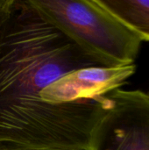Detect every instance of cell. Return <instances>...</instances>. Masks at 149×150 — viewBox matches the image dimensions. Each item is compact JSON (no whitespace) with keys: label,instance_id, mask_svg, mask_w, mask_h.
I'll return each instance as SVG.
<instances>
[{"label":"cell","instance_id":"6da1fadb","mask_svg":"<svg viewBox=\"0 0 149 150\" xmlns=\"http://www.w3.org/2000/svg\"><path fill=\"white\" fill-rule=\"evenodd\" d=\"M88 67L104 65L29 0H13L0 23V150H88L104 96L66 104L40 97L62 76Z\"/></svg>","mask_w":149,"mask_h":150},{"label":"cell","instance_id":"7a4b0ae2","mask_svg":"<svg viewBox=\"0 0 149 150\" xmlns=\"http://www.w3.org/2000/svg\"><path fill=\"white\" fill-rule=\"evenodd\" d=\"M29 3L104 67L134 64L142 41L97 0H29Z\"/></svg>","mask_w":149,"mask_h":150},{"label":"cell","instance_id":"3957f363","mask_svg":"<svg viewBox=\"0 0 149 150\" xmlns=\"http://www.w3.org/2000/svg\"><path fill=\"white\" fill-rule=\"evenodd\" d=\"M88 150H149L148 95L117 89L104 96Z\"/></svg>","mask_w":149,"mask_h":150},{"label":"cell","instance_id":"277c9868","mask_svg":"<svg viewBox=\"0 0 149 150\" xmlns=\"http://www.w3.org/2000/svg\"><path fill=\"white\" fill-rule=\"evenodd\" d=\"M135 71V64L76 69L47 86L40 97L44 102L50 104L94 100L120 89Z\"/></svg>","mask_w":149,"mask_h":150},{"label":"cell","instance_id":"5b68a950","mask_svg":"<svg viewBox=\"0 0 149 150\" xmlns=\"http://www.w3.org/2000/svg\"><path fill=\"white\" fill-rule=\"evenodd\" d=\"M141 41H149V1L97 0Z\"/></svg>","mask_w":149,"mask_h":150},{"label":"cell","instance_id":"8992f818","mask_svg":"<svg viewBox=\"0 0 149 150\" xmlns=\"http://www.w3.org/2000/svg\"><path fill=\"white\" fill-rule=\"evenodd\" d=\"M13 0H0V23L8 14Z\"/></svg>","mask_w":149,"mask_h":150},{"label":"cell","instance_id":"52a82bcc","mask_svg":"<svg viewBox=\"0 0 149 150\" xmlns=\"http://www.w3.org/2000/svg\"><path fill=\"white\" fill-rule=\"evenodd\" d=\"M147 94H148V95L149 96V88H148V92H147Z\"/></svg>","mask_w":149,"mask_h":150}]
</instances>
